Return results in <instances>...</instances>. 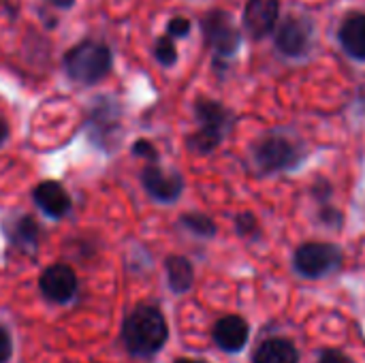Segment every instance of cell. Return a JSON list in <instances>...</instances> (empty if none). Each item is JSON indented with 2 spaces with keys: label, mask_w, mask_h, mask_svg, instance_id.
<instances>
[{
  "label": "cell",
  "mask_w": 365,
  "mask_h": 363,
  "mask_svg": "<svg viewBox=\"0 0 365 363\" xmlns=\"http://www.w3.org/2000/svg\"><path fill=\"white\" fill-rule=\"evenodd\" d=\"M169 329L163 312L154 306H137L124 321L122 340L135 357H152L167 342Z\"/></svg>",
  "instance_id": "1"
},
{
  "label": "cell",
  "mask_w": 365,
  "mask_h": 363,
  "mask_svg": "<svg viewBox=\"0 0 365 363\" xmlns=\"http://www.w3.org/2000/svg\"><path fill=\"white\" fill-rule=\"evenodd\" d=\"M113 56L103 41L86 39L71 47L64 56V71L68 79L79 86H94L111 71Z\"/></svg>",
  "instance_id": "2"
},
{
  "label": "cell",
  "mask_w": 365,
  "mask_h": 363,
  "mask_svg": "<svg viewBox=\"0 0 365 363\" xmlns=\"http://www.w3.org/2000/svg\"><path fill=\"white\" fill-rule=\"evenodd\" d=\"M195 113H197L199 131L186 139V145L190 152L205 156V154L214 152L220 145V141L225 139V135L229 133L231 113L220 103L210 101V98H199L195 105Z\"/></svg>",
  "instance_id": "3"
},
{
  "label": "cell",
  "mask_w": 365,
  "mask_h": 363,
  "mask_svg": "<svg viewBox=\"0 0 365 363\" xmlns=\"http://www.w3.org/2000/svg\"><path fill=\"white\" fill-rule=\"evenodd\" d=\"M86 133L92 143H96L101 150H111L115 143V137L120 133V107L115 101L101 96L92 103L88 122H86Z\"/></svg>",
  "instance_id": "4"
},
{
  "label": "cell",
  "mask_w": 365,
  "mask_h": 363,
  "mask_svg": "<svg viewBox=\"0 0 365 363\" xmlns=\"http://www.w3.org/2000/svg\"><path fill=\"white\" fill-rule=\"evenodd\" d=\"M252 156H255L257 167L263 173H274V171H284L297 165L299 150L287 137H265L255 145Z\"/></svg>",
  "instance_id": "5"
},
{
  "label": "cell",
  "mask_w": 365,
  "mask_h": 363,
  "mask_svg": "<svg viewBox=\"0 0 365 363\" xmlns=\"http://www.w3.org/2000/svg\"><path fill=\"white\" fill-rule=\"evenodd\" d=\"M203 36L207 47L216 56H233L240 47V32L233 26L229 13L212 11L203 17Z\"/></svg>",
  "instance_id": "6"
},
{
  "label": "cell",
  "mask_w": 365,
  "mask_h": 363,
  "mask_svg": "<svg viewBox=\"0 0 365 363\" xmlns=\"http://www.w3.org/2000/svg\"><path fill=\"white\" fill-rule=\"evenodd\" d=\"M340 263V250L331 244H304L295 252V267L308 278L325 276Z\"/></svg>",
  "instance_id": "7"
},
{
  "label": "cell",
  "mask_w": 365,
  "mask_h": 363,
  "mask_svg": "<svg viewBox=\"0 0 365 363\" xmlns=\"http://www.w3.org/2000/svg\"><path fill=\"white\" fill-rule=\"evenodd\" d=\"M141 184H143L145 193L158 203H173V201L180 199V195L184 190V178L180 173L163 171L156 165H150V167L143 169Z\"/></svg>",
  "instance_id": "8"
},
{
  "label": "cell",
  "mask_w": 365,
  "mask_h": 363,
  "mask_svg": "<svg viewBox=\"0 0 365 363\" xmlns=\"http://www.w3.org/2000/svg\"><path fill=\"white\" fill-rule=\"evenodd\" d=\"M41 293L53 302V304H64L68 302L75 291H77V276L68 265H51L43 272L38 280Z\"/></svg>",
  "instance_id": "9"
},
{
  "label": "cell",
  "mask_w": 365,
  "mask_h": 363,
  "mask_svg": "<svg viewBox=\"0 0 365 363\" xmlns=\"http://www.w3.org/2000/svg\"><path fill=\"white\" fill-rule=\"evenodd\" d=\"M312 43V28L304 17H287L278 30L276 47L284 56H304Z\"/></svg>",
  "instance_id": "10"
},
{
  "label": "cell",
  "mask_w": 365,
  "mask_h": 363,
  "mask_svg": "<svg viewBox=\"0 0 365 363\" xmlns=\"http://www.w3.org/2000/svg\"><path fill=\"white\" fill-rule=\"evenodd\" d=\"M278 19V0H248L244 9V28L252 39H263L272 32Z\"/></svg>",
  "instance_id": "11"
},
{
  "label": "cell",
  "mask_w": 365,
  "mask_h": 363,
  "mask_svg": "<svg viewBox=\"0 0 365 363\" xmlns=\"http://www.w3.org/2000/svg\"><path fill=\"white\" fill-rule=\"evenodd\" d=\"M32 199L41 208V212H45L49 218H62L71 212L68 193L64 190L60 182H53V180L36 184L32 190Z\"/></svg>",
  "instance_id": "12"
},
{
  "label": "cell",
  "mask_w": 365,
  "mask_h": 363,
  "mask_svg": "<svg viewBox=\"0 0 365 363\" xmlns=\"http://www.w3.org/2000/svg\"><path fill=\"white\" fill-rule=\"evenodd\" d=\"M214 340L222 351L235 353L248 340V325L242 317H225L214 327Z\"/></svg>",
  "instance_id": "13"
},
{
  "label": "cell",
  "mask_w": 365,
  "mask_h": 363,
  "mask_svg": "<svg viewBox=\"0 0 365 363\" xmlns=\"http://www.w3.org/2000/svg\"><path fill=\"white\" fill-rule=\"evenodd\" d=\"M340 41L357 60H365V13H353L340 28Z\"/></svg>",
  "instance_id": "14"
},
{
  "label": "cell",
  "mask_w": 365,
  "mask_h": 363,
  "mask_svg": "<svg viewBox=\"0 0 365 363\" xmlns=\"http://www.w3.org/2000/svg\"><path fill=\"white\" fill-rule=\"evenodd\" d=\"M6 233H9L11 244L17 246V248H21V250H26V252H34L36 246H38V225L30 216L15 218L9 225Z\"/></svg>",
  "instance_id": "15"
},
{
  "label": "cell",
  "mask_w": 365,
  "mask_h": 363,
  "mask_svg": "<svg viewBox=\"0 0 365 363\" xmlns=\"http://www.w3.org/2000/svg\"><path fill=\"white\" fill-rule=\"evenodd\" d=\"M297 351L287 340H267L255 353V363H297Z\"/></svg>",
  "instance_id": "16"
},
{
  "label": "cell",
  "mask_w": 365,
  "mask_h": 363,
  "mask_svg": "<svg viewBox=\"0 0 365 363\" xmlns=\"http://www.w3.org/2000/svg\"><path fill=\"white\" fill-rule=\"evenodd\" d=\"M165 267H167V278H169V287L173 293H184L192 287L195 274H192V265L188 263V259L169 257Z\"/></svg>",
  "instance_id": "17"
},
{
  "label": "cell",
  "mask_w": 365,
  "mask_h": 363,
  "mask_svg": "<svg viewBox=\"0 0 365 363\" xmlns=\"http://www.w3.org/2000/svg\"><path fill=\"white\" fill-rule=\"evenodd\" d=\"M180 223H182L188 231H192L195 235H201V237H212V235L216 233L214 220L207 218V216H203V214H184V216L180 218Z\"/></svg>",
  "instance_id": "18"
},
{
  "label": "cell",
  "mask_w": 365,
  "mask_h": 363,
  "mask_svg": "<svg viewBox=\"0 0 365 363\" xmlns=\"http://www.w3.org/2000/svg\"><path fill=\"white\" fill-rule=\"evenodd\" d=\"M154 58L163 64V66H173L178 62V49L175 43L169 34L160 36L154 45Z\"/></svg>",
  "instance_id": "19"
},
{
  "label": "cell",
  "mask_w": 365,
  "mask_h": 363,
  "mask_svg": "<svg viewBox=\"0 0 365 363\" xmlns=\"http://www.w3.org/2000/svg\"><path fill=\"white\" fill-rule=\"evenodd\" d=\"M190 32V19L186 17H173L169 24H167V34L171 39H180V36H186Z\"/></svg>",
  "instance_id": "20"
},
{
  "label": "cell",
  "mask_w": 365,
  "mask_h": 363,
  "mask_svg": "<svg viewBox=\"0 0 365 363\" xmlns=\"http://www.w3.org/2000/svg\"><path fill=\"white\" fill-rule=\"evenodd\" d=\"M133 154L135 156H141V158H150V160H156V148L148 141V139H139L135 145H133Z\"/></svg>",
  "instance_id": "21"
},
{
  "label": "cell",
  "mask_w": 365,
  "mask_h": 363,
  "mask_svg": "<svg viewBox=\"0 0 365 363\" xmlns=\"http://www.w3.org/2000/svg\"><path fill=\"white\" fill-rule=\"evenodd\" d=\"M11 353H13L11 338H9V334L0 327V363L9 362V359H11Z\"/></svg>",
  "instance_id": "22"
},
{
  "label": "cell",
  "mask_w": 365,
  "mask_h": 363,
  "mask_svg": "<svg viewBox=\"0 0 365 363\" xmlns=\"http://www.w3.org/2000/svg\"><path fill=\"white\" fill-rule=\"evenodd\" d=\"M255 229H257V220H255L250 214L237 216V231H240L242 235H248V233H252Z\"/></svg>",
  "instance_id": "23"
},
{
  "label": "cell",
  "mask_w": 365,
  "mask_h": 363,
  "mask_svg": "<svg viewBox=\"0 0 365 363\" xmlns=\"http://www.w3.org/2000/svg\"><path fill=\"white\" fill-rule=\"evenodd\" d=\"M319 363H351V359L344 357V355L338 353V351H327V353L321 357V362Z\"/></svg>",
  "instance_id": "24"
},
{
  "label": "cell",
  "mask_w": 365,
  "mask_h": 363,
  "mask_svg": "<svg viewBox=\"0 0 365 363\" xmlns=\"http://www.w3.org/2000/svg\"><path fill=\"white\" fill-rule=\"evenodd\" d=\"M45 2L51 6H58V9H71L75 4V0H45Z\"/></svg>",
  "instance_id": "25"
},
{
  "label": "cell",
  "mask_w": 365,
  "mask_h": 363,
  "mask_svg": "<svg viewBox=\"0 0 365 363\" xmlns=\"http://www.w3.org/2000/svg\"><path fill=\"white\" fill-rule=\"evenodd\" d=\"M6 139H9V126H6L4 120H0V145H2Z\"/></svg>",
  "instance_id": "26"
},
{
  "label": "cell",
  "mask_w": 365,
  "mask_h": 363,
  "mask_svg": "<svg viewBox=\"0 0 365 363\" xmlns=\"http://www.w3.org/2000/svg\"><path fill=\"white\" fill-rule=\"evenodd\" d=\"M175 363H205V362H195V359H178Z\"/></svg>",
  "instance_id": "27"
}]
</instances>
